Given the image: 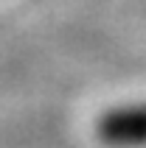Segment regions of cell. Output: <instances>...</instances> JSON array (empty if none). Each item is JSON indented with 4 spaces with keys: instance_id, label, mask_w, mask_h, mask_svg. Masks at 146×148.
Returning a JSON list of instances; mask_svg holds the SVG:
<instances>
[{
    "instance_id": "cell-1",
    "label": "cell",
    "mask_w": 146,
    "mask_h": 148,
    "mask_svg": "<svg viewBox=\"0 0 146 148\" xmlns=\"http://www.w3.org/2000/svg\"><path fill=\"white\" fill-rule=\"evenodd\" d=\"M96 137L107 148H146V103L104 109L96 120Z\"/></svg>"
}]
</instances>
